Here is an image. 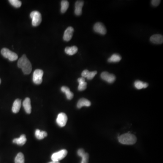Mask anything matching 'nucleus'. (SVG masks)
<instances>
[{
  "instance_id": "obj_1",
  "label": "nucleus",
  "mask_w": 163,
  "mask_h": 163,
  "mask_svg": "<svg viewBox=\"0 0 163 163\" xmlns=\"http://www.w3.org/2000/svg\"><path fill=\"white\" fill-rule=\"evenodd\" d=\"M17 65L19 68L22 69V71L25 75H29L31 72V64L25 54L23 55L19 59Z\"/></svg>"
},
{
  "instance_id": "obj_2",
  "label": "nucleus",
  "mask_w": 163,
  "mask_h": 163,
  "mask_svg": "<svg viewBox=\"0 0 163 163\" xmlns=\"http://www.w3.org/2000/svg\"><path fill=\"white\" fill-rule=\"evenodd\" d=\"M118 140L120 143L123 145H132L137 142V137L134 134L128 133L120 136Z\"/></svg>"
},
{
  "instance_id": "obj_3",
  "label": "nucleus",
  "mask_w": 163,
  "mask_h": 163,
  "mask_svg": "<svg viewBox=\"0 0 163 163\" xmlns=\"http://www.w3.org/2000/svg\"><path fill=\"white\" fill-rule=\"evenodd\" d=\"M1 54L4 57L8 58L11 61H15L18 59L17 54L7 48H3L1 50Z\"/></svg>"
},
{
  "instance_id": "obj_4",
  "label": "nucleus",
  "mask_w": 163,
  "mask_h": 163,
  "mask_svg": "<svg viewBox=\"0 0 163 163\" xmlns=\"http://www.w3.org/2000/svg\"><path fill=\"white\" fill-rule=\"evenodd\" d=\"M30 17L32 20V25L33 26H37L41 23L42 21L41 15L38 11H34L31 12L30 14Z\"/></svg>"
},
{
  "instance_id": "obj_5",
  "label": "nucleus",
  "mask_w": 163,
  "mask_h": 163,
  "mask_svg": "<svg viewBox=\"0 0 163 163\" xmlns=\"http://www.w3.org/2000/svg\"><path fill=\"white\" fill-rule=\"evenodd\" d=\"M44 72L42 70L36 69L34 71L33 75V81L35 84H40L43 81V76Z\"/></svg>"
},
{
  "instance_id": "obj_6",
  "label": "nucleus",
  "mask_w": 163,
  "mask_h": 163,
  "mask_svg": "<svg viewBox=\"0 0 163 163\" xmlns=\"http://www.w3.org/2000/svg\"><path fill=\"white\" fill-rule=\"evenodd\" d=\"M67 153L68 151L66 150H62L57 152L54 153L52 155V160L53 161L59 162L66 156Z\"/></svg>"
},
{
  "instance_id": "obj_7",
  "label": "nucleus",
  "mask_w": 163,
  "mask_h": 163,
  "mask_svg": "<svg viewBox=\"0 0 163 163\" xmlns=\"http://www.w3.org/2000/svg\"><path fill=\"white\" fill-rule=\"evenodd\" d=\"M68 121V117L64 113H60L58 115L56 122L60 127H64L66 125Z\"/></svg>"
},
{
  "instance_id": "obj_8",
  "label": "nucleus",
  "mask_w": 163,
  "mask_h": 163,
  "mask_svg": "<svg viewBox=\"0 0 163 163\" xmlns=\"http://www.w3.org/2000/svg\"><path fill=\"white\" fill-rule=\"evenodd\" d=\"M101 77L104 81L109 83H113L115 80V77L113 74H110L107 72H103L101 75Z\"/></svg>"
},
{
  "instance_id": "obj_9",
  "label": "nucleus",
  "mask_w": 163,
  "mask_h": 163,
  "mask_svg": "<svg viewBox=\"0 0 163 163\" xmlns=\"http://www.w3.org/2000/svg\"><path fill=\"white\" fill-rule=\"evenodd\" d=\"M94 30L96 32L102 35H104L107 33L106 27L101 22H97L95 24L94 27Z\"/></svg>"
},
{
  "instance_id": "obj_10",
  "label": "nucleus",
  "mask_w": 163,
  "mask_h": 163,
  "mask_svg": "<svg viewBox=\"0 0 163 163\" xmlns=\"http://www.w3.org/2000/svg\"><path fill=\"white\" fill-rule=\"evenodd\" d=\"M74 31V29L72 27L69 26L68 27L67 29L65 30L64 36H63L64 40V41H67V42L70 41L72 38Z\"/></svg>"
},
{
  "instance_id": "obj_11",
  "label": "nucleus",
  "mask_w": 163,
  "mask_h": 163,
  "mask_svg": "<svg viewBox=\"0 0 163 163\" xmlns=\"http://www.w3.org/2000/svg\"><path fill=\"white\" fill-rule=\"evenodd\" d=\"M84 5V1H77L75 5V14L77 16L81 15L82 14V8Z\"/></svg>"
},
{
  "instance_id": "obj_12",
  "label": "nucleus",
  "mask_w": 163,
  "mask_h": 163,
  "mask_svg": "<svg viewBox=\"0 0 163 163\" xmlns=\"http://www.w3.org/2000/svg\"><path fill=\"white\" fill-rule=\"evenodd\" d=\"M77 155L82 158L81 163H88L89 159L88 153H85L83 149H80L77 151Z\"/></svg>"
},
{
  "instance_id": "obj_13",
  "label": "nucleus",
  "mask_w": 163,
  "mask_h": 163,
  "mask_svg": "<svg viewBox=\"0 0 163 163\" xmlns=\"http://www.w3.org/2000/svg\"><path fill=\"white\" fill-rule=\"evenodd\" d=\"M96 74H97V72L96 71L89 72L88 70H84L83 72L81 75L83 78H87L88 80H91L94 78Z\"/></svg>"
},
{
  "instance_id": "obj_14",
  "label": "nucleus",
  "mask_w": 163,
  "mask_h": 163,
  "mask_svg": "<svg viewBox=\"0 0 163 163\" xmlns=\"http://www.w3.org/2000/svg\"><path fill=\"white\" fill-rule=\"evenodd\" d=\"M23 106L26 113L27 114H31V106L30 98L26 97L24 100L23 102Z\"/></svg>"
},
{
  "instance_id": "obj_15",
  "label": "nucleus",
  "mask_w": 163,
  "mask_h": 163,
  "mask_svg": "<svg viewBox=\"0 0 163 163\" xmlns=\"http://www.w3.org/2000/svg\"><path fill=\"white\" fill-rule=\"evenodd\" d=\"M150 40L153 44H161L163 42V37L161 34H154L151 37Z\"/></svg>"
},
{
  "instance_id": "obj_16",
  "label": "nucleus",
  "mask_w": 163,
  "mask_h": 163,
  "mask_svg": "<svg viewBox=\"0 0 163 163\" xmlns=\"http://www.w3.org/2000/svg\"><path fill=\"white\" fill-rule=\"evenodd\" d=\"M21 105V100L20 99H17L15 101L12 107V111L14 113H17L19 112Z\"/></svg>"
},
{
  "instance_id": "obj_17",
  "label": "nucleus",
  "mask_w": 163,
  "mask_h": 163,
  "mask_svg": "<svg viewBox=\"0 0 163 163\" xmlns=\"http://www.w3.org/2000/svg\"><path fill=\"white\" fill-rule=\"evenodd\" d=\"M27 139L26 135L25 134H22L20 137L18 138H15L13 140V143L17 144L19 145L22 146L25 145Z\"/></svg>"
},
{
  "instance_id": "obj_18",
  "label": "nucleus",
  "mask_w": 163,
  "mask_h": 163,
  "mask_svg": "<svg viewBox=\"0 0 163 163\" xmlns=\"http://www.w3.org/2000/svg\"><path fill=\"white\" fill-rule=\"evenodd\" d=\"M91 105L90 102L85 98H83L79 99L77 103V107L78 108H81L83 107H90Z\"/></svg>"
},
{
  "instance_id": "obj_19",
  "label": "nucleus",
  "mask_w": 163,
  "mask_h": 163,
  "mask_svg": "<svg viewBox=\"0 0 163 163\" xmlns=\"http://www.w3.org/2000/svg\"><path fill=\"white\" fill-rule=\"evenodd\" d=\"M61 91L66 94L68 100H71L74 97V94L70 91V89L66 86H63L61 88Z\"/></svg>"
},
{
  "instance_id": "obj_20",
  "label": "nucleus",
  "mask_w": 163,
  "mask_h": 163,
  "mask_svg": "<svg viewBox=\"0 0 163 163\" xmlns=\"http://www.w3.org/2000/svg\"><path fill=\"white\" fill-rule=\"evenodd\" d=\"M79 85L78 87V90L80 91H82L86 89L87 88V83L85 82V78L83 77H80L77 79Z\"/></svg>"
},
{
  "instance_id": "obj_21",
  "label": "nucleus",
  "mask_w": 163,
  "mask_h": 163,
  "mask_svg": "<svg viewBox=\"0 0 163 163\" xmlns=\"http://www.w3.org/2000/svg\"><path fill=\"white\" fill-rule=\"evenodd\" d=\"M35 135L37 139L42 140L47 137V133L45 131H41L39 129H36L35 132Z\"/></svg>"
},
{
  "instance_id": "obj_22",
  "label": "nucleus",
  "mask_w": 163,
  "mask_h": 163,
  "mask_svg": "<svg viewBox=\"0 0 163 163\" xmlns=\"http://www.w3.org/2000/svg\"><path fill=\"white\" fill-rule=\"evenodd\" d=\"M78 48L77 46H73L72 47H67L65 49V52L68 55L72 56L77 53Z\"/></svg>"
},
{
  "instance_id": "obj_23",
  "label": "nucleus",
  "mask_w": 163,
  "mask_h": 163,
  "mask_svg": "<svg viewBox=\"0 0 163 163\" xmlns=\"http://www.w3.org/2000/svg\"><path fill=\"white\" fill-rule=\"evenodd\" d=\"M134 87L137 89H141L145 88L148 87V84L146 83H144L140 80H137L135 81L134 83Z\"/></svg>"
},
{
  "instance_id": "obj_24",
  "label": "nucleus",
  "mask_w": 163,
  "mask_h": 163,
  "mask_svg": "<svg viewBox=\"0 0 163 163\" xmlns=\"http://www.w3.org/2000/svg\"><path fill=\"white\" fill-rule=\"evenodd\" d=\"M121 57L120 56L119 54L117 53H114L111 56L110 58L108 59V62L110 63H116L118 62L121 60Z\"/></svg>"
},
{
  "instance_id": "obj_25",
  "label": "nucleus",
  "mask_w": 163,
  "mask_h": 163,
  "mask_svg": "<svg viewBox=\"0 0 163 163\" xmlns=\"http://www.w3.org/2000/svg\"><path fill=\"white\" fill-rule=\"evenodd\" d=\"M61 12L62 13H64L68 10L69 7V2L68 1L63 0L61 2Z\"/></svg>"
},
{
  "instance_id": "obj_26",
  "label": "nucleus",
  "mask_w": 163,
  "mask_h": 163,
  "mask_svg": "<svg viewBox=\"0 0 163 163\" xmlns=\"http://www.w3.org/2000/svg\"><path fill=\"white\" fill-rule=\"evenodd\" d=\"M15 163H25V157L22 153H19L17 154L15 159Z\"/></svg>"
},
{
  "instance_id": "obj_27",
  "label": "nucleus",
  "mask_w": 163,
  "mask_h": 163,
  "mask_svg": "<svg viewBox=\"0 0 163 163\" xmlns=\"http://www.w3.org/2000/svg\"><path fill=\"white\" fill-rule=\"evenodd\" d=\"M9 2L15 7H20L21 6V2L19 0H9Z\"/></svg>"
},
{
  "instance_id": "obj_28",
  "label": "nucleus",
  "mask_w": 163,
  "mask_h": 163,
  "mask_svg": "<svg viewBox=\"0 0 163 163\" xmlns=\"http://www.w3.org/2000/svg\"><path fill=\"white\" fill-rule=\"evenodd\" d=\"M160 3V1L159 0H152L151 1V4H152L153 6H155V7L158 6Z\"/></svg>"
},
{
  "instance_id": "obj_29",
  "label": "nucleus",
  "mask_w": 163,
  "mask_h": 163,
  "mask_svg": "<svg viewBox=\"0 0 163 163\" xmlns=\"http://www.w3.org/2000/svg\"><path fill=\"white\" fill-rule=\"evenodd\" d=\"M49 163H60L59 162H56V161H52V162H50Z\"/></svg>"
},
{
  "instance_id": "obj_30",
  "label": "nucleus",
  "mask_w": 163,
  "mask_h": 163,
  "mask_svg": "<svg viewBox=\"0 0 163 163\" xmlns=\"http://www.w3.org/2000/svg\"><path fill=\"white\" fill-rule=\"evenodd\" d=\"M1 79L0 78V84H1Z\"/></svg>"
}]
</instances>
